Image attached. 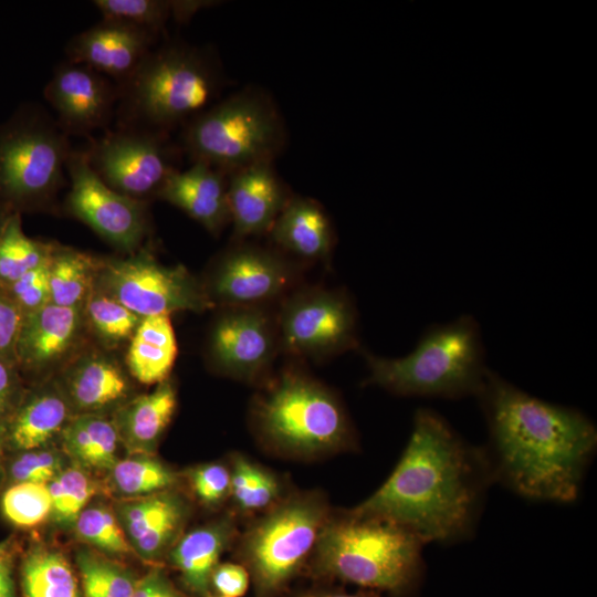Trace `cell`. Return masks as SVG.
<instances>
[{
  "instance_id": "obj_24",
  "label": "cell",
  "mask_w": 597,
  "mask_h": 597,
  "mask_svg": "<svg viewBox=\"0 0 597 597\" xmlns=\"http://www.w3.org/2000/svg\"><path fill=\"white\" fill-rule=\"evenodd\" d=\"M62 390L72 410L77 413H101L122 406L130 386L114 360L93 354L80 359L69 370Z\"/></svg>"
},
{
  "instance_id": "obj_11",
  "label": "cell",
  "mask_w": 597,
  "mask_h": 597,
  "mask_svg": "<svg viewBox=\"0 0 597 597\" xmlns=\"http://www.w3.org/2000/svg\"><path fill=\"white\" fill-rule=\"evenodd\" d=\"M93 171L113 190L135 200L157 197L178 168L169 135L116 127L90 138L84 149Z\"/></svg>"
},
{
  "instance_id": "obj_47",
  "label": "cell",
  "mask_w": 597,
  "mask_h": 597,
  "mask_svg": "<svg viewBox=\"0 0 597 597\" xmlns=\"http://www.w3.org/2000/svg\"><path fill=\"white\" fill-rule=\"evenodd\" d=\"M297 597H380L378 593L363 589L357 593H346L338 590H306Z\"/></svg>"
},
{
  "instance_id": "obj_29",
  "label": "cell",
  "mask_w": 597,
  "mask_h": 597,
  "mask_svg": "<svg viewBox=\"0 0 597 597\" xmlns=\"http://www.w3.org/2000/svg\"><path fill=\"white\" fill-rule=\"evenodd\" d=\"M178 482V473L155 454H128L105 474L103 490L129 500L176 489Z\"/></svg>"
},
{
  "instance_id": "obj_4",
  "label": "cell",
  "mask_w": 597,
  "mask_h": 597,
  "mask_svg": "<svg viewBox=\"0 0 597 597\" xmlns=\"http://www.w3.org/2000/svg\"><path fill=\"white\" fill-rule=\"evenodd\" d=\"M117 85V127L169 135L212 106L221 81L218 66L202 49L167 42L146 55Z\"/></svg>"
},
{
  "instance_id": "obj_21",
  "label": "cell",
  "mask_w": 597,
  "mask_h": 597,
  "mask_svg": "<svg viewBox=\"0 0 597 597\" xmlns=\"http://www.w3.org/2000/svg\"><path fill=\"white\" fill-rule=\"evenodd\" d=\"M81 307L48 303L24 314L18 345V365L41 369L62 358L81 328Z\"/></svg>"
},
{
  "instance_id": "obj_46",
  "label": "cell",
  "mask_w": 597,
  "mask_h": 597,
  "mask_svg": "<svg viewBox=\"0 0 597 597\" xmlns=\"http://www.w3.org/2000/svg\"><path fill=\"white\" fill-rule=\"evenodd\" d=\"M15 366L0 358V420L12 407L17 392Z\"/></svg>"
},
{
  "instance_id": "obj_25",
  "label": "cell",
  "mask_w": 597,
  "mask_h": 597,
  "mask_svg": "<svg viewBox=\"0 0 597 597\" xmlns=\"http://www.w3.org/2000/svg\"><path fill=\"white\" fill-rule=\"evenodd\" d=\"M269 233L283 250L305 260H324L332 252L329 220L310 198L291 197Z\"/></svg>"
},
{
  "instance_id": "obj_7",
  "label": "cell",
  "mask_w": 597,
  "mask_h": 597,
  "mask_svg": "<svg viewBox=\"0 0 597 597\" xmlns=\"http://www.w3.org/2000/svg\"><path fill=\"white\" fill-rule=\"evenodd\" d=\"M255 423L274 448L298 457L352 449L355 432L338 398L312 378L284 373L258 400Z\"/></svg>"
},
{
  "instance_id": "obj_27",
  "label": "cell",
  "mask_w": 597,
  "mask_h": 597,
  "mask_svg": "<svg viewBox=\"0 0 597 597\" xmlns=\"http://www.w3.org/2000/svg\"><path fill=\"white\" fill-rule=\"evenodd\" d=\"M177 352V341L168 315L142 317L128 348V369L142 384H159L168 378Z\"/></svg>"
},
{
  "instance_id": "obj_41",
  "label": "cell",
  "mask_w": 597,
  "mask_h": 597,
  "mask_svg": "<svg viewBox=\"0 0 597 597\" xmlns=\"http://www.w3.org/2000/svg\"><path fill=\"white\" fill-rule=\"evenodd\" d=\"M187 479L195 498L207 507H219L230 496V470L221 463L197 465Z\"/></svg>"
},
{
  "instance_id": "obj_45",
  "label": "cell",
  "mask_w": 597,
  "mask_h": 597,
  "mask_svg": "<svg viewBox=\"0 0 597 597\" xmlns=\"http://www.w3.org/2000/svg\"><path fill=\"white\" fill-rule=\"evenodd\" d=\"M132 597H188L180 591L159 568H153L138 578Z\"/></svg>"
},
{
  "instance_id": "obj_18",
  "label": "cell",
  "mask_w": 597,
  "mask_h": 597,
  "mask_svg": "<svg viewBox=\"0 0 597 597\" xmlns=\"http://www.w3.org/2000/svg\"><path fill=\"white\" fill-rule=\"evenodd\" d=\"M157 39L128 24L102 19L67 42L66 60L90 66L121 84L155 48Z\"/></svg>"
},
{
  "instance_id": "obj_1",
  "label": "cell",
  "mask_w": 597,
  "mask_h": 597,
  "mask_svg": "<svg viewBox=\"0 0 597 597\" xmlns=\"http://www.w3.org/2000/svg\"><path fill=\"white\" fill-rule=\"evenodd\" d=\"M492 483L485 449L465 441L437 411L420 408L396 468L352 511L392 521L425 544L453 543L474 531Z\"/></svg>"
},
{
  "instance_id": "obj_20",
  "label": "cell",
  "mask_w": 597,
  "mask_h": 597,
  "mask_svg": "<svg viewBox=\"0 0 597 597\" xmlns=\"http://www.w3.org/2000/svg\"><path fill=\"white\" fill-rule=\"evenodd\" d=\"M157 198L179 208L212 234H219L230 222L228 175L205 163L193 161L175 171Z\"/></svg>"
},
{
  "instance_id": "obj_35",
  "label": "cell",
  "mask_w": 597,
  "mask_h": 597,
  "mask_svg": "<svg viewBox=\"0 0 597 597\" xmlns=\"http://www.w3.org/2000/svg\"><path fill=\"white\" fill-rule=\"evenodd\" d=\"M52 520L61 526L73 527L80 513L103 489L94 474L69 463L49 484Z\"/></svg>"
},
{
  "instance_id": "obj_22",
  "label": "cell",
  "mask_w": 597,
  "mask_h": 597,
  "mask_svg": "<svg viewBox=\"0 0 597 597\" xmlns=\"http://www.w3.org/2000/svg\"><path fill=\"white\" fill-rule=\"evenodd\" d=\"M235 537V521L224 515L182 534L176 542L167 557L191 594L210 596L211 575Z\"/></svg>"
},
{
  "instance_id": "obj_8",
  "label": "cell",
  "mask_w": 597,
  "mask_h": 597,
  "mask_svg": "<svg viewBox=\"0 0 597 597\" xmlns=\"http://www.w3.org/2000/svg\"><path fill=\"white\" fill-rule=\"evenodd\" d=\"M329 515L321 494H294L243 534L238 554L253 582L254 597H277L285 590L311 558Z\"/></svg>"
},
{
  "instance_id": "obj_36",
  "label": "cell",
  "mask_w": 597,
  "mask_h": 597,
  "mask_svg": "<svg viewBox=\"0 0 597 597\" xmlns=\"http://www.w3.org/2000/svg\"><path fill=\"white\" fill-rule=\"evenodd\" d=\"M76 536L91 548L109 557L135 554L114 507L91 502L77 516Z\"/></svg>"
},
{
  "instance_id": "obj_42",
  "label": "cell",
  "mask_w": 597,
  "mask_h": 597,
  "mask_svg": "<svg viewBox=\"0 0 597 597\" xmlns=\"http://www.w3.org/2000/svg\"><path fill=\"white\" fill-rule=\"evenodd\" d=\"M50 258L2 290L17 303L24 314L50 303Z\"/></svg>"
},
{
  "instance_id": "obj_34",
  "label": "cell",
  "mask_w": 597,
  "mask_h": 597,
  "mask_svg": "<svg viewBox=\"0 0 597 597\" xmlns=\"http://www.w3.org/2000/svg\"><path fill=\"white\" fill-rule=\"evenodd\" d=\"M281 486L274 474L240 454L230 469V498L242 512L268 511L280 500Z\"/></svg>"
},
{
  "instance_id": "obj_52",
  "label": "cell",
  "mask_w": 597,
  "mask_h": 597,
  "mask_svg": "<svg viewBox=\"0 0 597 597\" xmlns=\"http://www.w3.org/2000/svg\"><path fill=\"white\" fill-rule=\"evenodd\" d=\"M0 229H1V226H0Z\"/></svg>"
},
{
  "instance_id": "obj_30",
  "label": "cell",
  "mask_w": 597,
  "mask_h": 597,
  "mask_svg": "<svg viewBox=\"0 0 597 597\" xmlns=\"http://www.w3.org/2000/svg\"><path fill=\"white\" fill-rule=\"evenodd\" d=\"M22 587L25 597H83L72 564L52 547H36L27 556Z\"/></svg>"
},
{
  "instance_id": "obj_49",
  "label": "cell",
  "mask_w": 597,
  "mask_h": 597,
  "mask_svg": "<svg viewBox=\"0 0 597 597\" xmlns=\"http://www.w3.org/2000/svg\"><path fill=\"white\" fill-rule=\"evenodd\" d=\"M3 562V545H0V563Z\"/></svg>"
},
{
  "instance_id": "obj_33",
  "label": "cell",
  "mask_w": 597,
  "mask_h": 597,
  "mask_svg": "<svg viewBox=\"0 0 597 597\" xmlns=\"http://www.w3.org/2000/svg\"><path fill=\"white\" fill-rule=\"evenodd\" d=\"M53 249L54 247L50 244L27 237L19 216H10L0 229L1 290L45 262L51 256Z\"/></svg>"
},
{
  "instance_id": "obj_23",
  "label": "cell",
  "mask_w": 597,
  "mask_h": 597,
  "mask_svg": "<svg viewBox=\"0 0 597 597\" xmlns=\"http://www.w3.org/2000/svg\"><path fill=\"white\" fill-rule=\"evenodd\" d=\"M150 392L119 406L112 419L128 454H155L177 407L174 384L166 379Z\"/></svg>"
},
{
  "instance_id": "obj_14",
  "label": "cell",
  "mask_w": 597,
  "mask_h": 597,
  "mask_svg": "<svg viewBox=\"0 0 597 597\" xmlns=\"http://www.w3.org/2000/svg\"><path fill=\"white\" fill-rule=\"evenodd\" d=\"M55 121L70 136H85L107 129L117 106V85L84 64L60 63L44 88Z\"/></svg>"
},
{
  "instance_id": "obj_51",
  "label": "cell",
  "mask_w": 597,
  "mask_h": 597,
  "mask_svg": "<svg viewBox=\"0 0 597 597\" xmlns=\"http://www.w3.org/2000/svg\"><path fill=\"white\" fill-rule=\"evenodd\" d=\"M209 597H229V596L218 595V596H209Z\"/></svg>"
},
{
  "instance_id": "obj_17",
  "label": "cell",
  "mask_w": 597,
  "mask_h": 597,
  "mask_svg": "<svg viewBox=\"0 0 597 597\" xmlns=\"http://www.w3.org/2000/svg\"><path fill=\"white\" fill-rule=\"evenodd\" d=\"M113 507L135 555L151 564L168 555L184 534L191 512L189 502L176 489L118 500Z\"/></svg>"
},
{
  "instance_id": "obj_26",
  "label": "cell",
  "mask_w": 597,
  "mask_h": 597,
  "mask_svg": "<svg viewBox=\"0 0 597 597\" xmlns=\"http://www.w3.org/2000/svg\"><path fill=\"white\" fill-rule=\"evenodd\" d=\"M60 438L69 462L94 475H105L119 459L117 429L113 420L102 413L72 416Z\"/></svg>"
},
{
  "instance_id": "obj_16",
  "label": "cell",
  "mask_w": 597,
  "mask_h": 597,
  "mask_svg": "<svg viewBox=\"0 0 597 597\" xmlns=\"http://www.w3.org/2000/svg\"><path fill=\"white\" fill-rule=\"evenodd\" d=\"M277 344V329L256 306L229 307L210 334V354L217 368L242 380L254 379L268 368Z\"/></svg>"
},
{
  "instance_id": "obj_31",
  "label": "cell",
  "mask_w": 597,
  "mask_h": 597,
  "mask_svg": "<svg viewBox=\"0 0 597 597\" xmlns=\"http://www.w3.org/2000/svg\"><path fill=\"white\" fill-rule=\"evenodd\" d=\"M98 265L87 254L54 248L49 262L50 303L81 307L91 292Z\"/></svg>"
},
{
  "instance_id": "obj_43",
  "label": "cell",
  "mask_w": 597,
  "mask_h": 597,
  "mask_svg": "<svg viewBox=\"0 0 597 597\" xmlns=\"http://www.w3.org/2000/svg\"><path fill=\"white\" fill-rule=\"evenodd\" d=\"M24 313L17 303L0 289V358L17 366V345Z\"/></svg>"
},
{
  "instance_id": "obj_44",
  "label": "cell",
  "mask_w": 597,
  "mask_h": 597,
  "mask_svg": "<svg viewBox=\"0 0 597 597\" xmlns=\"http://www.w3.org/2000/svg\"><path fill=\"white\" fill-rule=\"evenodd\" d=\"M250 575L241 564H218L211 575V586L223 596L240 597L248 589Z\"/></svg>"
},
{
  "instance_id": "obj_32",
  "label": "cell",
  "mask_w": 597,
  "mask_h": 597,
  "mask_svg": "<svg viewBox=\"0 0 597 597\" xmlns=\"http://www.w3.org/2000/svg\"><path fill=\"white\" fill-rule=\"evenodd\" d=\"M83 597H132L138 578L127 567L91 547L75 554Z\"/></svg>"
},
{
  "instance_id": "obj_13",
  "label": "cell",
  "mask_w": 597,
  "mask_h": 597,
  "mask_svg": "<svg viewBox=\"0 0 597 597\" xmlns=\"http://www.w3.org/2000/svg\"><path fill=\"white\" fill-rule=\"evenodd\" d=\"M66 174L71 185L66 210L112 245L136 250L148 231L146 202L109 188L93 171L84 150L71 151Z\"/></svg>"
},
{
  "instance_id": "obj_38",
  "label": "cell",
  "mask_w": 597,
  "mask_h": 597,
  "mask_svg": "<svg viewBox=\"0 0 597 597\" xmlns=\"http://www.w3.org/2000/svg\"><path fill=\"white\" fill-rule=\"evenodd\" d=\"M86 317L95 333L108 343L132 337L142 317L93 285L85 302Z\"/></svg>"
},
{
  "instance_id": "obj_10",
  "label": "cell",
  "mask_w": 597,
  "mask_h": 597,
  "mask_svg": "<svg viewBox=\"0 0 597 597\" xmlns=\"http://www.w3.org/2000/svg\"><path fill=\"white\" fill-rule=\"evenodd\" d=\"M94 285L140 317L202 312L214 305L184 266H166L146 250L103 262Z\"/></svg>"
},
{
  "instance_id": "obj_40",
  "label": "cell",
  "mask_w": 597,
  "mask_h": 597,
  "mask_svg": "<svg viewBox=\"0 0 597 597\" xmlns=\"http://www.w3.org/2000/svg\"><path fill=\"white\" fill-rule=\"evenodd\" d=\"M63 451L44 447L22 451L10 467L15 483L32 482L49 484L69 463Z\"/></svg>"
},
{
  "instance_id": "obj_9",
  "label": "cell",
  "mask_w": 597,
  "mask_h": 597,
  "mask_svg": "<svg viewBox=\"0 0 597 597\" xmlns=\"http://www.w3.org/2000/svg\"><path fill=\"white\" fill-rule=\"evenodd\" d=\"M73 148L44 109H28L0 128V198L14 206H44L64 184Z\"/></svg>"
},
{
  "instance_id": "obj_19",
  "label": "cell",
  "mask_w": 597,
  "mask_h": 597,
  "mask_svg": "<svg viewBox=\"0 0 597 597\" xmlns=\"http://www.w3.org/2000/svg\"><path fill=\"white\" fill-rule=\"evenodd\" d=\"M273 161H262L228 174V203L233 237L269 233L290 200Z\"/></svg>"
},
{
  "instance_id": "obj_5",
  "label": "cell",
  "mask_w": 597,
  "mask_h": 597,
  "mask_svg": "<svg viewBox=\"0 0 597 597\" xmlns=\"http://www.w3.org/2000/svg\"><path fill=\"white\" fill-rule=\"evenodd\" d=\"M365 359L366 385L406 397H476L489 371L480 325L472 315L431 325L404 357L365 353Z\"/></svg>"
},
{
  "instance_id": "obj_3",
  "label": "cell",
  "mask_w": 597,
  "mask_h": 597,
  "mask_svg": "<svg viewBox=\"0 0 597 597\" xmlns=\"http://www.w3.org/2000/svg\"><path fill=\"white\" fill-rule=\"evenodd\" d=\"M425 543L406 527L354 511L332 514L310 558L315 577L338 579L390 597H413L425 573Z\"/></svg>"
},
{
  "instance_id": "obj_48",
  "label": "cell",
  "mask_w": 597,
  "mask_h": 597,
  "mask_svg": "<svg viewBox=\"0 0 597 597\" xmlns=\"http://www.w3.org/2000/svg\"><path fill=\"white\" fill-rule=\"evenodd\" d=\"M0 597H14L10 570L4 562L0 563Z\"/></svg>"
},
{
  "instance_id": "obj_2",
  "label": "cell",
  "mask_w": 597,
  "mask_h": 597,
  "mask_svg": "<svg viewBox=\"0 0 597 597\" xmlns=\"http://www.w3.org/2000/svg\"><path fill=\"white\" fill-rule=\"evenodd\" d=\"M489 429L494 482L542 502L570 503L597 444L593 421L575 408L538 399L489 369L476 396Z\"/></svg>"
},
{
  "instance_id": "obj_15",
  "label": "cell",
  "mask_w": 597,
  "mask_h": 597,
  "mask_svg": "<svg viewBox=\"0 0 597 597\" xmlns=\"http://www.w3.org/2000/svg\"><path fill=\"white\" fill-rule=\"evenodd\" d=\"M292 280V268L279 254L237 244L218 260L206 291L213 304L256 306L280 295Z\"/></svg>"
},
{
  "instance_id": "obj_37",
  "label": "cell",
  "mask_w": 597,
  "mask_h": 597,
  "mask_svg": "<svg viewBox=\"0 0 597 597\" xmlns=\"http://www.w3.org/2000/svg\"><path fill=\"white\" fill-rule=\"evenodd\" d=\"M103 19L122 22L158 38L176 18L177 1L95 0Z\"/></svg>"
},
{
  "instance_id": "obj_12",
  "label": "cell",
  "mask_w": 597,
  "mask_h": 597,
  "mask_svg": "<svg viewBox=\"0 0 597 597\" xmlns=\"http://www.w3.org/2000/svg\"><path fill=\"white\" fill-rule=\"evenodd\" d=\"M279 344L290 354L321 358L357 345V314L339 292L312 290L296 294L283 306Z\"/></svg>"
},
{
  "instance_id": "obj_28",
  "label": "cell",
  "mask_w": 597,
  "mask_h": 597,
  "mask_svg": "<svg viewBox=\"0 0 597 597\" xmlns=\"http://www.w3.org/2000/svg\"><path fill=\"white\" fill-rule=\"evenodd\" d=\"M72 408L59 388H46L30 398L15 413L9 439L20 451L48 447L70 420Z\"/></svg>"
},
{
  "instance_id": "obj_6",
  "label": "cell",
  "mask_w": 597,
  "mask_h": 597,
  "mask_svg": "<svg viewBox=\"0 0 597 597\" xmlns=\"http://www.w3.org/2000/svg\"><path fill=\"white\" fill-rule=\"evenodd\" d=\"M284 140L277 108L266 94L254 88L213 104L187 123L182 133V146L192 163H205L227 175L273 161Z\"/></svg>"
},
{
  "instance_id": "obj_39",
  "label": "cell",
  "mask_w": 597,
  "mask_h": 597,
  "mask_svg": "<svg viewBox=\"0 0 597 597\" xmlns=\"http://www.w3.org/2000/svg\"><path fill=\"white\" fill-rule=\"evenodd\" d=\"M1 509L13 525L31 528L41 525L52 514V500L48 484L20 482L2 495Z\"/></svg>"
},
{
  "instance_id": "obj_50",
  "label": "cell",
  "mask_w": 597,
  "mask_h": 597,
  "mask_svg": "<svg viewBox=\"0 0 597 597\" xmlns=\"http://www.w3.org/2000/svg\"><path fill=\"white\" fill-rule=\"evenodd\" d=\"M0 472H1V444H0Z\"/></svg>"
}]
</instances>
